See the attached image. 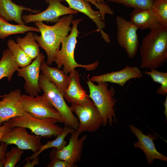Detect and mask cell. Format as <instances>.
Returning <instances> with one entry per match:
<instances>
[{"mask_svg":"<svg viewBox=\"0 0 167 167\" xmlns=\"http://www.w3.org/2000/svg\"><path fill=\"white\" fill-rule=\"evenodd\" d=\"M95 5L98 9L100 12L101 17L103 20H105L106 14L112 15L114 13L113 11L109 5L105 3H99L96 0H87Z\"/></svg>","mask_w":167,"mask_h":167,"instance_id":"obj_32","label":"cell"},{"mask_svg":"<svg viewBox=\"0 0 167 167\" xmlns=\"http://www.w3.org/2000/svg\"><path fill=\"white\" fill-rule=\"evenodd\" d=\"M73 14L60 17L52 26L44 24L42 21L35 22L39 29L41 35L34 34V38L39 47L43 49L47 57L46 63L51 65L55 60L56 51L59 49L60 45L64 38L67 36L72 27Z\"/></svg>","mask_w":167,"mask_h":167,"instance_id":"obj_1","label":"cell"},{"mask_svg":"<svg viewBox=\"0 0 167 167\" xmlns=\"http://www.w3.org/2000/svg\"><path fill=\"white\" fill-rule=\"evenodd\" d=\"M142 73L149 75L153 82L159 83L161 85L157 89L156 93L165 96L167 94V72H162L156 69H151L150 71H142Z\"/></svg>","mask_w":167,"mask_h":167,"instance_id":"obj_27","label":"cell"},{"mask_svg":"<svg viewBox=\"0 0 167 167\" xmlns=\"http://www.w3.org/2000/svg\"></svg>","mask_w":167,"mask_h":167,"instance_id":"obj_39","label":"cell"},{"mask_svg":"<svg viewBox=\"0 0 167 167\" xmlns=\"http://www.w3.org/2000/svg\"><path fill=\"white\" fill-rule=\"evenodd\" d=\"M7 45L19 67H25L32 62V59L25 54L14 40H9Z\"/></svg>","mask_w":167,"mask_h":167,"instance_id":"obj_25","label":"cell"},{"mask_svg":"<svg viewBox=\"0 0 167 167\" xmlns=\"http://www.w3.org/2000/svg\"><path fill=\"white\" fill-rule=\"evenodd\" d=\"M78 165L76 164L72 165L66 161L57 159L53 158L47 165V167H75Z\"/></svg>","mask_w":167,"mask_h":167,"instance_id":"obj_33","label":"cell"},{"mask_svg":"<svg viewBox=\"0 0 167 167\" xmlns=\"http://www.w3.org/2000/svg\"><path fill=\"white\" fill-rule=\"evenodd\" d=\"M82 133L77 129L71 133L69 143L60 150L53 148L49 155L50 159L57 158L66 161L72 165L80 161L84 143L87 138V135H84L79 139Z\"/></svg>","mask_w":167,"mask_h":167,"instance_id":"obj_11","label":"cell"},{"mask_svg":"<svg viewBox=\"0 0 167 167\" xmlns=\"http://www.w3.org/2000/svg\"><path fill=\"white\" fill-rule=\"evenodd\" d=\"M39 85L50 104L64 118L65 125L76 130L79 126V120L66 104L63 95L56 86L41 73L40 75Z\"/></svg>","mask_w":167,"mask_h":167,"instance_id":"obj_5","label":"cell"},{"mask_svg":"<svg viewBox=\"0 0 167 167\" xmlns=\"http://www.w3.org/2000/svg\"><path fill=\"white\" fill-rule=\"evenodd\" d=\"M69 83L64 95V99L71 104H89L92 102L80 83V75L75 70L69 73Z\"/></svg>","mask_w":167,"mask_h":167,"instance_id":"obj_17","label":"cell"},{"mask_svg":"<svg viewBox=\"0 0 167 167\" xmlns=\"http://www.w3.org/2000/svg\"><path fill=\"white\" fill-rule=\"evenodd\" d=\"M64 0L67 2L69 8L83 13L91 19L95 23L105 41L110 43L109 36L103 30L105 27L104 20H103L99 11H96L92 9L89 2L87 0Z\"/></svg>","mask_w":167,"mask_h":167,"instance_id":"obj_18","label":"cell"},{"mask_svg":"<svg viewBox=\"0 0 167 167\" xmlns=\"http://www.w3.org/2000/svg\"><path fill=\"white\" fill-rule=\"evenodd\" d=\"M13 127L8 121L6 122L2 125L0 126V159L2 161L5 156L7 145L5 143L1 142V139L5 134L11 131Z\"/></svg>","mask_w":167,"mask_h":167,"instance_id":"obj_31","label":"cell"},{"mask_svg":"<svg viewBox=\"0 0 167 167\" xmlns=\"http://www.w3.org/2000/svg\"><path fill=\"white\" fill-rule=\"evenodd\" d=\"M82 19L73 20L71 22L72 27L70 34L62 40L61 49H58L55 53V62L58 68L60 69L63 66V71L68 75L77 67L84 68L89 71L96 69L99 64V61L89 65H82L77 63L74 58L75 49L77 43V38L80 33L77 28Z\"/></svg>","mask_w":167,"mask_h":167,"instance_id":"obj_4","label":"cell"},{"mask_svg":"<svg viewBox=\"0 0 167 167\" xmlns=\"http://www.w3.org/2000/svg\"><path fill=\"white\" fill-rule=\"evenodd\" d=\"M19 68L10 49L8 48L4 50L0 60V80L6 77L8 81H10ZM3 96H0V98Z\"/></svg>","mask_w":167,"mask_h":167,"instance_id":"obj_22","label":"cell"},{"mask_svg":"<svg viewBox=\"0 0 167 167\" xmlns=\"http://www.w3.org/2000/svg\"><path fill=\"white\" fill-rule=\"evenodd\" d=\"M32 160L31 161L30 159L25 160L26 161V163L23 166L24 167H33L35 165H38L39 164V158L37 156L34 159H32Z\"/></svg>","mask_w":167,"mask_h":167,"instance_id":"obj_34","label":"cell"},{"mask_svg":"<svg viewBox=\"0 0 167 167\" xmlns=\"http://www.w3.org/2000/svg\"><path fill=\"white\" fill-rule=\"evenodd\" d=\"M70 107L79 121L77 129L82 132H94L102 125L101 113L93 101L89 104H71Z\"/></svg>","mask_w":167,"mask_h":167,"instance_id":"obj_9","label":"cell"},{"mask_svg":"<svg viewBox=\"0 0 167 167\" xmlns=\"http://www.w3.org/2000/svg\"><path fill=\"white\" fill-rule=\"evenodd\" d=\"M20 90L15 89L4 95L0 101V126L4 122L20 116H30L22 106L20 98Z\"/></svg>","mask_w":167,"mask_h":167,"instance_id":"obj_15","label":"cell"},{"mask_svg":"<svg viewBox=\"0 0 167 167\" xmlns=\"http://www.w3.org/2000/svg\"><path fill=\"white\" fill-rule=\"evenodd\" d=\"M7 23V21L0 16V27Z\"/></svg>","mask_w":167,"mask_h":167,"instance_id":"obj_36","label":"cell"},{"mask_svg":"<svg viewBox=\"0 0 167 167\" xmlns=\"http://www.w3.org/2000/svg\"><path fill=\"white\" fill-rule=\"evenodd\" d=\"M117 39L119 46L126 53L129 58H134L138 51L139 41L137 28L130 21L120 16L116 17Z\"/></svg>","mask_w":167,"mask_h":167,"instance_id":"obj_8","label":"cell"},{"mask_svg":"<svg viewBox=\"0 0 167 167\" xmlns=\"http://www.w3.org/2000/svg\"><path fill=\"white\" fill-rule=\"evenodd\" d=\"M130 21L141 30L151 31L161 26L152 9H134L131 13Z\"/></svg>","mask_w":167,"mask_h":167,"instance_id":"obj_20","label":"cell"},{"mask_svg":"<svg viewBox=\"0 0 167 167\" xmlns=\"http://www.w3.org/2000/svg\"><path fill=\"white\" fill-rule=\"evenodd\" d=\"M41 73L49 81L53 83L64 96L69 83V76L58 68L50 67L43 62L40 67Z\"/></svg>","mask_w":167,"mask_h":167,"instance_id":"obj_21","label":"cell"},{"mask_svg":"<svg viewBox=\"0 0 167 167\" xmlns=\"http://www.w3.org/2000/svg\"><path fill=\"white\" fill-rule=\"evenodd\" d=\"M109 2H115L124 6L133 8L152 9L154 0H107Z\"/></svg>","mask_w":167,"mask_h":167,"instance_id":"obj_29","label":"cell"},{"mask_svg":"<svg viewBox=\"0 0 167 167\" xmlns=\"http://www.w3.org/2000/svg\"><path fill=\"white\" fill-rule=\"evenodd\" d=\"M129 127L132 133L138 139V141L134 143L133 147L140 148L143 151L148 165L152 164L156 159L167 161V157L159 152L155 147L154 141L158 138L156 135L150 133L145 135L141 130L132 125H129Z\"/></svg>","mask_w":167,"mask_h":167,"instance_id":"obj_14","label":"cell"},{"mask_svg":"<svg viewBox=\"0 0 167 167\" xmlns=\"http://www.w3.org/2000/svg\"><path fill=\"white\" fill-rule=\"evenodd\" d=\"M26 129L21 126L13 127L11 131L2 136L1 142L5 143L7 146L14 144L21 149L30 150L33 153H36L42 145V137L29 134Z\"/></svg>","mask_w":167,"mask_h":167,"instance_id":"obj_10","label":"cell"},{"mask_svg":"<svg viewBox=\"0 0 167 167\" xmlns=\"http://www.w3.org/2000/svg\"><path fill=\"white\" fill-rule=\"evenodd\" d=\"M45 58L44 54L40 53L30 64L23 68L19 67L17 70V75L25 80L24 89L30 96H36L41 92L39 85L40 67Z\"/></svg>","mask_w":167,"mask_h":167,"instance_id":"obj_13","label":"cell"},{"mask_svg":"<svg viewBox=\"0 0 167 167\" xmlns=\"http://www.w3.org/2000/svg\"><path fill=\"white\" fill-rule=\"evenodd\" d=\"M3 166V161L1 160L0 159V167H2Z\"/></svg>","mask_w":167,"mask_h":167,"instance_id":"obj_38","label":"cell"},{"mask_svg":"<svg viewBox=\"0 0 167 167\" xmlns=\"http://www.w3.org/2000/svg\"><path fill=\"white\" fill-rule=\"evenodd\" d=\"M63 0H45L49 4L45 11L34 14L22 15V19L24 24L32 22L45 21L47 23L57 22L60 17L66 15H76L78 12L63 5Z\"/></svg>","mask_w":167,"mask_h":167,"instance_id":"obj_12","label":"cell"},{"mask_svg":"<svg viewBox=\"0 0 167 167\" xmlns=\"http://www.w3.org/2000/svg\"><path fill=\"white\" fill-rule=\"evenodd\" d=\"M96 1L99 3H105L104 0H96Z\"/></svg>","mask_w":167,"mask_h":167,"instance_id":"obj_37","label":"cell"},{"mask_svg":"<svg viewBox=\"0 0 167 167\" xmlns=\"http://www.w3.org/2000/svg\"><path fill=\"white\" fill-rule=\"evenodd\" d=\"M89 90L88 95L99 110L102 119V125L106 126L117 123L116 104L117 100L114 96L116 90L114 87L108 88L107 82H101L95 85L88 78L87 82Z\"/></svg>","mask_w":167,"mask_h":167,"instance_id":"obj_3","label":"cell"},{"mask_svg":"<svg viewBox=\"0 0 167 167\" xmlns=\"http://www.w3.org/2000/svg\"><path fill=\"white\" fill-rule=\"evenodd\" d=\"M16 41L20 48L32 60L34 59L40 54L39 47L32 32H28L23 38L18 37Z\"/></svg>","mask_w":167,"mask_h":167,"instance_id":"obj_23","label":"cell"},{"mask_svg":"<svg viewBox=\"0 0 167 167\" xmlns=\"http://www.w3.org/2000/svg\"><path fill=\"white\" fill-rule=\"evenodd\" d=\"M24 152L23 150L18 147L12 148L6 153L4 159L2 161L4 167H14L20 160Z\"/></svg>","mask_w":167,"mask_h":167,"instance_id":"obj_30","label":"cell"},{"mask_svg":"<svg viewBox=\"0 0 167 167\" xmlns=\"http://www.w3.org/2000/svg\"><path fill=\"white\" fill-rule=\"evenodd\" d=\"M139 55L142 69H157L166 62L167 26H161L143 37Z\"/></svg>","mask_w":167,"mask_h":167,"instance_id":"obj_2","label":"cell"},{"mask_svg":"<svg viewBox=\"0 0 167 167\" xmlns=\"http://www.w3.org/2000/svg\"><path fill=\"white\" fill-rule=\"evenodd\" d=\"M152 10L161 25L167 26V0H154Z\"/></svg>","mask_w":167,"mask_h":167,"instance_id":"obj_28","label":"cell"},{"mask_svg":"<svg viewBox=\"0 0 167 167\" xmlns=\"http://www.w3.org/2000/svg\"><path fill=\"white\" fill-rule=\"evenodd\" d=\"M64 130L61 134L56 136L54 140L47 141L45 144L42 145L40 150L36 153H33L31 156L27 157L25 160L34 159L43 151L48 149L54 148L60 150L62 149L67 144V142L65 140V137L69 133H71L75 130L70 127L65 125L64 127Z\"/></svg>","mask_w":167,"mask_h":167,"instance_id":"obj_24","label":"cell"},{"mask_svg":"<svg viewBox=\"0 0 167 167\" xmlns=\"http://www.w3.org/2000/svg\"><path fill=\"white\" fill-rule=\"evenodd\" d=\"M30 31L40 32L37 27L29 26L25 24H12L8 22L0 27V38L3 39L11 35L24 34L26 32Z\"/></svg>","mask_w":167,"mask_h":167,"instance_id":"obj_26","label":"cell"},{"mask_svg":"<svg viewBox=\"0 0 167 167\" xmlns=\"http://www.w3.org/2000/svg\"><path fill=\"white\" fill-rule=\"evenodd\" d=\"M142 71L136 66H126L122 69L97 76H93L90 80L97 83L105 82L117 84L123 87L133 79H140L143 76Z\"/></svg>","mask_w":167,"mask_h":167,"instance_id":"obj_16","label":"cell"},{"mask_svg":"<svg viewBox=\"0 0 167 167\" xmlns=\"http://www.w3.org/2000/svg\"><path fill=\"white\" fill-rule=\"evenodd\" d=\"M24 10L35 14L41 11L17 5L11 0H0V16L7 21H14L19 24H25L22 19Z\"/></svg>","mask_w":167,"mask_h":167,"instance_id":"obj_19","label":"cell"},{"mask_svg":"<svg viewBox=\"0 0 167 167\" xmlns=\"http://www.w3.org/2000/svg\"><path fill=\"white\" fill-rule=\"evenodd\" d=\"M7 121L12 127L21 126L28 128L35 135L46 138L56 136L64 130V128L56 124L58 121L52 118L40 119L31 116H20Z\"/></svg>","mask_w":167,"mask_h":167,"instance_id":"obj_6","label":"cell"},{"mask_svg":"<svg viewBox=\"0 0 167 167\" xmlns=\"http://www.w3.org/2000/svg\"><path fill=\"white\" fill-rule=\"evenodd\" d=\"M163 105L164 106L165 109L163 113L166 117V120L167 119V96L166 95V98L164 101Z\"/></svg>","mask_w":167,"mask_h":167,"instance_id":"obj_35","label":"cell"},{"mask_svg":"<svg viewBox=\"0 0 167 167\" xmlns=\"http://www.w3.org/2000/svg\"><path fill=\"white\" fill-rule=\"evenodd\" d=\"M20 101L24 111L33 118L40 119L54 118L59 122L65 123L63 118L50 104L44 93L41 96L35 97L21 95Z\"/></svg>","mask_w":167,"mask_h":167,"instance_id":"obj_7","label":"cell"}]
</instances>
